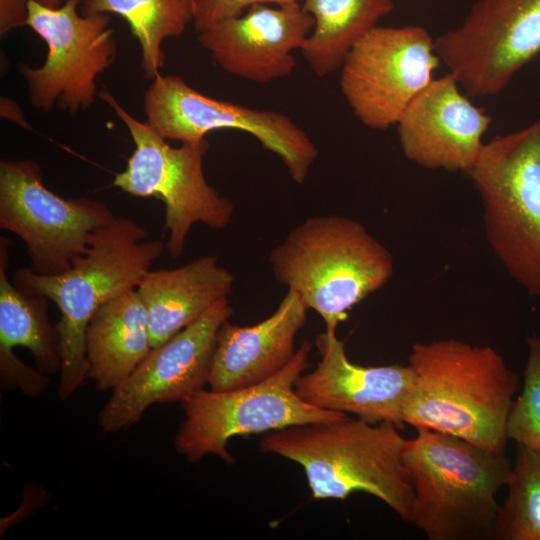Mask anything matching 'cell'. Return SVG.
I'll return each mask as SVG.
<instances>
[{"mask_svg": "<svg viewBox=\"0 0 540 540\" xmlns=\"http://www.w3.org/2000/svg\"><path fill=\"white\" fill-rule=\"evenodd\" d=\"M408 363L415 381L404 424L505 453L508 416L521 382L495 349L457 339L415 342Z\"/></svg>", "mask_w": 540, "mask_h": 540, "instance_id": "1", "label": "cell"}, {"mask_svg": "<svg viewBox=\"0 0 540 540\" xmlns=\"http://www.w3.org/2000/svg\"><path fill=\"white\" fill-rule=\"evenodd\" d=\"M399 429L345 415L264 433L260 450L302 466L315 499L365 492L411 523L413 486L403 461L407 439Z\"/></svg>", "mask_w": 540, "mask_h": 540, "instance_id": "2", "label": "cell"}, {"mask_svg": "<svg viewBox=\"0 0 540 540\" xmlns=\"http://www.w3.org/2000/svg\"><path fill=\"white\" fill-rule=\"evenodd\" d=\"M148 232L132 219L115 217L95 231L72 267L58 275H41L30 267L17 269L12 281L22 290L45 296L60 312L58 332L61 369L58 395L69 398L88 377L85 351L87 325L106 301L135 289L165 244L147 239Z\"/></svg>", "mask_w": 540, "mask_h": 540, "instance_id": "3", "label": "cell"}, {"mask_svg": "<svg viewBox=\"0 0 540 540\" xmlns=\"http://www.w3.org/2000/svg\"><path fill=\"white\" fill-rule=\"evenodd\" d=\"M269 262L274 278L317 312L328 332L394 272L391 252L363 224L333 214L304 220L271 251Z\"/></svg>", "mask_w": 540, "mask_h": 540, "instance_id": "4", "label": "cell"}, {"mask_svg": "<svg viewBox=\"0 0 540 540\" xmlns=\"http://www.w3.org/2000/svg\"><path fill=\"white\" fill-rule=\"evenodd\" d=\"M403 461L413 486L411 523L430 540L489 538L512 466L505 453L419 428Z\"/></svg>", "mask_w": 540, "mask_h": 540, "instance_id": "5", "label": "cell"}, {"mask_svg": "<svg viewBox=\"0 0 540 540\" xmlns=\"http://www.w3.org/2000/svg\"><path fill=\"white\" fill-rule=\"evenodd\" d=\"M466 174L480 194L494 255L528 294L540 298V116L484 143Z\"/></svg>", "mask_w": 540, "mask_h": 540, "instance_id": "6", "label": "cell"}, {"mask_svg": "<svg viewBox=\"0 0 540 540\" xmlns=\"http://www.w3.org/2000/svg\"><path fill=\"white\" fill-rule=\"evenodd\" d=\"M98 96L127 127L135 148L126 168L117 173L112 185L134 197H155L165 208V243L171 258L184 252L192 226L201 223L212 229L227 227L234 204L211 186L204 173L209 150L206 139L172 147L147 122L130 115L107 91Z\"/></svg>", "mask_w": 540, "mask_h": 540, "instance_id": "7", "label": "cell"}, {"mask_svg": "<svg viewBox=\"0 0 540 540\" xmlns=\"http://www.w3.org/2000/svg\"><path fill=\"white\" fill-rule=\"evenodd\" d=\"M312 348L311 342L304 341L283 369L262 382L228 391L202 389L183 400L185 418L174 439L177 452L191 463L214 454L233 464L227 443L234 436L347 415L314 407L295 393L294 384L308 367Z\"/></svg>", "mask_w": 540, "mask_h": 540, "instance_id": "8", "label": "cell"}, {"mask_svg": "<svg viewBox=\"0 0 540 540\" xmlns=\"http://www.w3.org/2000/svg\"><path fill=\"white\" fill-rule=\"evenodd\" d=\"M114 219L98 199L65 198L51 191L35 160L0 161V228L24 242L34 272H66L91 235Z\"/></svg>", "mask_w": 540, "mask_h": 540, "instance_id": "9", "label": "cell"}, {"mask_svg": "<svg viewBox=\"0 0 540 540\" xmlns=\"http://www.w3.org/2000/svg\"><path fill=\"white\" fill-rule=\"evenodd\" d=\"M82 0H66L61 7H46L29 0L28 25L41 37L48 53L44 64L24 63L30 104L48 112L54 107L76 114L88 110L98 96L96 80L115 61L117 43L107 13L80 15Z\"/></svg>", "mask_w": 540, "mask_h": 540, "instance_id": "10", "label": "cell"}, {"mask_svg": "<svg viewBox=\"0 0 540 540\" xmlns=\"http://www.w3.org/2000/svg\"><path fill=\"white\" fill-rule=\"evenodd\" d=\"M143 106L146 122L164 139L198 142L218 129L251 134L282 160L298 184L304 183L318 157L314 142L288 116L209 97L176 75L152 79Z\"/></svg>", "mask_w": 540, "mask_h": 540, "instance_id": "11", "label": "cell"}, {"mask_svg": "<svg viewBox=\"0 0 540 540\" xmlns=\"http://www.w3.org/2000/svg\"><path fill=\"white\" fill-rule=\"evenodd\" d=\"M440 62L435 40L423 27L375 26L345 58L341 92L365 126L386 130L434 79Z\"/></svg>", "mask_w": 540, "mask_h": 540, "instance_id": "12", "label": "cell"}, {"mask_svg": "<svg viewBox=\"0 0 540 540\" xmlns=\"http://www.w3.org/2000/svg\"><path fill=\"white\" fill-rule=\"evenodd\" d=\"M435 49L467 96H495L540 54V0H478Z\"/></svg>", "mask_w": 540, "mask_h": 540, "instance_id": "13", "label": "cell"}, {"mask_svg": "<svg viewBox=\"0 0 540 540\" xmlns=\"http://www.w3.org/2000/svg\"><path fill=\"white\" fill-rule=\"evenodd\" d=\"M233 308L228 297L165 343L154 347L118 387L99 413L104 433H117L136 424L156 403L183 401L208 384L220 327Z\"/></svg>", "mask_w": 540, "mask_h": 540, "instance_id": "14", "label": "cell"}, {"mask_svg": "<svg viewBox=\"0 0 540 540\" xmlns=\"http://www.w3.org/2000/svg\"><path fill=\"white\" fill-rule=\"evenodd\" d=\"M320 361L301 374L295 384L297 396L314 407L352 414L370 423L391 422L403 428V410L414 386L415 374L408 365L361 366L352 363L336 332L316 337Z\"/></svg>", "mask_w": 540, "mask_h": 540, "instance_id": "15", "label": "cell"}, {"mask_svg": "<svg viewBox=\"0 0 540 540\" xmlns=\"http://www.w3.org/2000/svg\"><path fill=\"white\" fill-rule=\"evenodd\" d=\"M491 117L475 106L448 72L434 78L409 104L398 120L404 156L428 169L467 173L484 145Z\"/></svg>", "mask_w": 540, "mask_h": 540, "instance_id": "16", "label": "cell"}, {"mask_svg": "<svg viewBox=\"0 0 540 540\" xmlns=\"http://www.w3.org/2000/svg\"><path fill=\"white\" fill-rule=\"evenodd\" d=\"M314 27L299 2L276 8L255 4L245 14L198 33V41L227 73L267 83L290 75Z\"/></svg>", "mask_w": 540, "mask_h": 540, "instance_id": "17", "label": "cell"}, {"mask_svg": "<svg viewBox=\"0 0 540 540\" xmlns=\"http://www.w3.org/2000/svg\"><path fill=\"white\" fill-rule=\"evenodd\" d=\"M307 307L288 289L277 309L263 321L240 326L226 321L219 329L208 384L228 391L262 382L283 369L296 353L295 338Z\"/></svg>", "mask_w": 540, "mask_h": 540, "instance_id": "18", "label": "cell"}, {"mask_svg": "<svg viewBox=\"0 0 540 540\" xmlns=\"http://www.w3.org/2000/svg\"><path fill=\"white\" fill-rule=\"evenodd\" d=\"M234 275L206 255L174 268L149 270L137 286L146 307L152 348L157 347L227 298Z\"/></svg>", "mask_w": 540, "mask_h": 540, "instance_id": "19", "label": "cell"}, {"mask_svg": "<svg viewBox=\"0 0 540 540\" xmlns=\"http://www.w3.org/2000/svg\"><path fill=\"white\" fill-rule=\"evenodd\" d=\"M152 349L148 314L137 289L103 303L85 335L88 377L100 390L124 382Z\"/></svg>", "mask_w": 540, "mask_h": 540, "instance_id": "20", "label": "cell"}, {"mask_svg": "<svg viewBox=\"0 0 540 540\" xmlns=\"http://www.w3.org/2000/svg\"><path fill=\"white\" fill-rule=\"evenodd\" d=\"M314 27L300 50L319 77L341 68L357 42L393 11V0H303Z\"/></svg>", "mask_w": 540, "mask_h": 540, "instance_id": "21", "label": "cell"}, {"mask_svg": "<svg viewBox=\"0 0 540 540\" xmlns=\"http://www.w3.org/2000/svg\"><path fill=\"white\" fill-rule=\"evenodd\" d=\"M12 242L0 236V352L15 347L26 348L38 370L53 374L61 369V355L56 326L49 322V299L17 287L7 269Z\"/></svg>", "mask_w": 540, "mask_h": 540, "instance_id": "22", "label": "cell"}, {"mask_svg": "<svg viewBox=\"0 0 540 540\" xmlns=\"http://www.w3.org/2000/svg\"><path fill=\"white\" fill-rule=\"evenodd\" d=\"M80 11L123 17L140 45L144 76L151 80L164 65L163 41L182 35L194 17L192 0H82Z\"/></svg>", "mask_w": 540, "mask_h": 540, "instance_id": "23", "label": "cell"}, {"mask_svg": "<svg viewBox=\"0 0 540 540\" xmlns=\"http://www.w3.org/2000/svg\"><path fill=\"white\" fill-rule=\"evenodd\" d=\"M489 538L540 540V455L518 444L516 460Z\"/></svg>", "mask_w": 540, "mask_h": 540, "instance_id": "24", "label": "cell"}, {"mask_svg": "<svg viewBox=\"0 0 540 540\" xmlns=\"http://www.w3.org/2000/svg\"><path fill=\"white\" fill-rule=\"evenodd\" d=\"M527 347L522 389L508 416L507 437L540 455V339L529 336Z\"/></svg>", "mask_w": 540, "mask_h": 540, "instance_id": "25", "label": "cell"}, {"mask_svg": "<svg viewBox=\"0 0 540 540\" xmlns=\"http://www.w3.org/2000/svg\"><path fill=\"white\" fill-rule=\"evenodd\" d=\"M193 24L200 33L226 20L242 15L244 9L255 4L282 6L299 0H192Z\"/></svg>", "mask_w": 540, "mask_h": 540, "instance_id": "26", "label": "cell"}, {"mask_svg": "<svg viewBox=\"0 0 540 540\" xmlns=\"http://www.w3.org/2000/svg\"><path fill=\"white\" fill-rule=\"evenodd\" d=\"M29 0H0V35L28 25Z\"/></svg>", "mask_w": 540, "mask_h": 540, "instance_id": "27", "label": "cell"}, {"mask_svg": "<svg viewBox=\"0 0 540 540\" xmlns=\"http://www.w3.org/2000/svg\"><path fill=\"white\" fill-rule=\"evenodd\" d=\"M0 116L25 130L32 129L21 107L14 100L6 96H1L0 98Z\"/></svg>", "mask_w": 540, "mask_h": 540, "instance_id": "28", "label": "cell"}, {"mask_svg": "<svg viewBox=\"0 0 540 540\" xmlns=\"http://www.w3.org/2000/svg\"><path fill=\"white\" fill-rule=\"evenodd\" d=\"M36 1L50 8H57L58 4L61 2V0H36Z\"/></svg>", "mask_w": 540, "mask_h": 540, "instance_id": "29", "label": "cell"}]
</instances>
